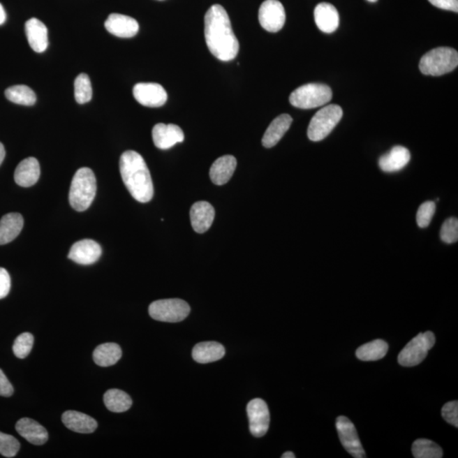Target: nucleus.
I'll return each mask as SVG.
<instances>
[{
    "instance_id": "obj_30",
    "label": "nucleus",
    "mask_w": 458,
    "mask_h": 458,
    "mask_svg": "<svg viewBox=\"0 0 458 458\" xmlns=\"http://www.w3.org/2000/svg\"><path fill=\"white\" fill-rule=\"evenodd\" d=\"M6 96L15 104L34 105L36 103V94L34 90L26 85H15L6 90Z\"/></svg>"
},
{
    "instance_id": "obj_32",
    "label": "nucleus",
    "mask_w": 458,
    "mask_h": 458,
    "mask_svg": "<svg viewBox=\"0 0 458 458\" xmlns=\"http://www.w3.org/2000/svg\"><path fill=\"white\" fill-rule=\"evenodd\" d=\"M74 96L78 104H86L93 96L92 85L88 75H78L74 82Z\"/></svg>"
},
{
    "instance_id": "obj_8",
    "label": "nucleus",
    "mask_w": 458,
    "mask_h": 458,
    "mask_svg": "<svg viewBox=\"0 0 458 458\" xmlns=\"http://www.w3.org/2000/svg\"><path fill=\"white\" fill-rule=\"evenodd\" d=\"M191 313V306L180 299H165L154 302L149 307V313L156 321L179 323Z\"/></svg>"
},
{
    "instance_id": "obj_42",
    "label": "nucleus",
    "mask_w": 458,
    "mask_h": 458,
    "mask_svg": "<svg viewBox=\"0 0 458 458\" xmlns=\"http://www.w3.org/2000/svg\"><path fill=\"white\" fill-rule=\"evenodd\" d=\"M6 157V149L2 143H0V165L3 163Z\"/></svg>"
},
{
    "instance_id": "obj_20",
    "label": "nucleus",
    "mask_w": 458,
    "mask_h": 458,
    "mask_svg": "<svg viewBox=\"0 0 458 458\" xmlns=\"http://www.w3.org/2000/svg\"><path fill=\"white\" fill-rule=\"evenodd\" d=\"M40 177V165L36 158L29 157L23 160L15 168V181L19 186L29 188L33 186Z\"/></svg>"
},
{
    "instance_id": "obj_22",
    "label": "nucleus",
    "mask_w": 458,
    "mask_h": 458,
    "mask_svg": "<svg viewBox=\"0 0 458 458\" xmlns=\"http://www.w3.org/2000/svg\"><path fill=\"white\" fill-rule=\"evenodd\" d=\"M62 422L67 429L80 434L93 433L98 427L94 418L76 411H67L63 413Z\"/></svg>"
},
{
    "instance_id": "obj_19",
    "label": "nucleus",
    "mask_w": 458,
    "mask_h": 458,
    "mask_svg": "<svg viewBox=\"0 0 458 458\" xmlns=\"http://www.w3.org/2000/svg\"><path fill=\"white\" fill-rule=\"evenodd\" d=\"M15 429L31 444L41 445L49 439V434L43 426L31 418H22L17 422Z\"/></svg>"
},
{
    "instance_id": "obj_44",
    "label": "nucleus",
    "mask_w": 458,
    "mask_h": 458,
    "mask_svg": "<svg viewBox=\"0 0 458 458\" xmlns=\"http://www.w3.org/2000/svg\"><path fill=\"white\" fill-rule=\"evenodd\" d=\"M368 1L371 2V3H374V2L378 1V0H368Z\"/></svg>"
},
{
    "instance_id": "obj_24",
    "label": "nucleus",
    "mask_w": 458,
    "mask_h": 458,
    "mask_svg": "<svg viewBox=\"0 0 458 458\" xmlns=\"http://www.w3.org/2000/svg\"><path fill=\"white\" fill-rule=\"evenodd\" d=\"M237 167L236 158L232 156H223L212 164L210 177L213 184L223 185L227 184L234 175Z\"/></svg>"
},
{
    "instance_id": "obj_1",
    "label": "nucleus",
    "mask_w": 458,
    "mask_h": 458,
    "mask_svg": "<svg viewBox=\"0 0 458 458\" xmlns=\"http://www.w3.org/2000/svg\"><path fill=\"white\" fill-rule=\"evenodd\" d=\"M205 38L210 52L222 61H230L238 55L239 43L227 11L213 5L205 15Z\"/></svg>"
},
{
    "instance_id": "obj_43",
    "label": "nucleus",
    "mask_w": 458,
    "mask_h": 458,
    "mask_svg": "<svg viewBox=\"0 0 458 458\" xmlns=\"http://www.w3.org/2000/svg\"><path fill=\"white\" fill-rule=\"evenodd\" d=\"M295 454L291 452H287L283 454L282 458H295Z\"/></svg>"
},
{
    "instance_id": "obj_38",
    "label": "nucleus",
    "mask_w": 458,
    "mask_h": 458,
    "mask_svg": "<svg viewBox=\"0 0 458 458\" xmlns=\"http://www.w3.org/2000/svg\"><path fill=\"white\" fill-rule=\"evenodd\" d=\"M11 281L9 272L0 267V299L6 297L10 293Z\"/></svg>"
},
{
    "instance_id": "obj_27",
    "label": "nucleus",
    "mask_w": 458,
    "mask_h": 458,
    "mask_svg": "<svg viewBox=\"0 0 458 458\" xmlns=\"http://www.w3.org/2000/svg\"><path fill=\"white\" fill-rule=\"evenodd\" d=\"M122 355L121 347L116 343H105L96 347L94 351V362L100 367H110L116 364Z\"/></svg>"
},
{
    "instance_id": "obj_39",
    "label": "nucleus",
    "mask_w": 458,
    "mask_h": 458,
    "mask_svg": "<svg viewBox=\"0 0 458 458\" xmlns=\"http://www.w3.org/2000/svg\"><path fill=\"white\" fill-rule=\"evenodd\" d=\"M429 1L439 9L458 13V0H429Z\"/></svg>"
},
{
    "instance_id": "obj_12",
    "label": "nucleus",
    "mask_w": 458,
    "mask_h": 458,
    "mask_svg": "<svg viewBox=\"0 0 458 458\" xmlns=\"http://www.w3.org/2000/svg\"><path fill=\"white\" fill-rule=\"evenodd\" d=\"M133 94L135 100L147 108H160L168 101L167 91L155 82H140L134 86Z\"/></svg>"
},
{
    "instance_id": "obj_25",
    "label": "nucleus",
    "mask_w": 458,
    "mask_h": 458,
    "mask_svg": "<svg viewBox=\"0 0 458 458\" xmlns=\"http://www.w3.org/2000/svg\"><path fill=\"white\" fill-rule=\"evenodd\" d=\"M24 220L19 213H9L0 220V246L13 242L22 232Z\"/></svg>"
},
{
    "instance_id": "obj_3",
    "label": "nucleus",
    "mask_w": 458,
    "mask_h": 458,
    "mask_svg": "<svg viewBox=\"0 0 458 458\" xmlns=\"http://www.w3.org/2000/svg\"><path fill=\"white\" fill-rule=\"evenodd\" d=\"M96 191V177L92 170L88 168L77 170L71 184V207L77 212L86 211L92 204Z\"/></svg>"
},
{
    "instance_id": "obj_26",
    "label": "nucleus",
    "mask_w": 458,
    "mask_h": 458,
    "mask_svg": "<svg viewBox=\"0 0 458 458\" xmlns=\"http://www.w3.org/2000/svg\"><path fill=\"white\" fill-rule=\"evenodd\" d=\"M224 346L214 341L197 344L192 351L193 360L203 364L219 361L224 357Z\"/></svg>"
},
{
    "instance_id": "obj_34",
    "label": "nucleus",
    "mask_w": 458,
    "mask_h": 458,
    "mask_svg": "<svg viewBox=\"0 0 458 458\" xmlns=\"http://www.w3.org/2000/svg\"><path fill=\"white\" fill-rule=\"evenodd\" d=\"M19 441L10 434L0 432V454L6 457H14L20 450Z\"/></svg>"
},
{
    "instance_id": "obj_13",
    "label": "nucleus",
    "mask_w": 458,
    "mask_h": 458,
    "mask_svg": "<svg viewBox=\"0 0 458 458\" xmlns=\"http://www.w3.org/2000/svg\"><path fill=\"white\" fill-rule=\"evenodd\" d=\"M101 254L100 244L92 239H82L71 248L68 258L80 265H91L101 258Z\"/></svg>"
},
{
    "instance_id": "obj_35",
    "label": "nucleus",
    "mask_w": 458,
    "mask_h": 458,
    "mask_svg": "<svg viewBox=\"0 0 458 458\" xmlns=\"http://www.w3.org/2000/svg\"><path fill=\"white\" fill-rule=\"evenodd\" d=\"M441 239L446 244H453L458 240V220L451 217L445 221L441 229Z\"/></svg>"
},
{
    "instance_id": "obj_11",
    "label": "nucleus",
    "mask_w": 458,
    "mask_h": 458,
    "mask_svg": "<svg viewBox=\"0 0 458 458\" xmlns=\"http://www.w3.org/2000/svg\"><path fill=\"white\" fill-rule=\"evenodd\" d=\"M247 414L251 433L256 437L265 436L270 424V413L265 401L256 398L249 402Z\"/></svg>"
},
{
    "instance_id": "obj_5",
    "label": "nucleus",
    "mask_w": 458,
    "mask_h": 458,
    "mask_svg": "<svg viewBox=\"0 0 458 458\" xmlns=\"http://www.w3.org/2000/svg\"><path fill=\"white\" fill-rule=\"evenodd\" d=\"M333 97L329 86L308 84L299 87L290 96V104L300 109H313L327 104Z\"/></svg>"
},
{
    "instance_id": "obj_31",
    "label": "nucleus",
    "mask_w": 458,
    "mask_h": 458,
    "mask_svg": "<svg viewBox=\"0 0 458 458\" xmlns=\"http://www.w3.org/2000/svg\"><path fill=\"white\" fill-rule=\"evenodd\" d=\"M413 457L415 458H441L443 452L440 445L427 439H418L412 446Z\"/></svg>"
},
{
    "instance_id": "obj_2",
    "label": "nucleus",
    "mask_w": 458,
    "mask_h": 458,
    "mask_svg": "<svg viewBox=\"0 0 458 458\" xmlns=\"http://www.w3.org/2000/svg\"><path fill=\"white\" fill-rule=\"evenodd\" d=\"M120 172L125 186L134 199L141 203L152 200L154 186L151 172L139 153L128 151L122 154Z\"/></svg>"
},
{
    "instance_id": "obj_16",
    "label": "nucleus",
    "mask_w": 458,
    "mask_h": 458,
    "mask_svg": "<svg viewBox=\"0 0 458 458\" xmlns=\"http://www.w3.org/2000/svg\"><path fill=\"white\" fill-rule=\"evenodd\" d=\"M25 31L27 41L35 52L43 53L48 48V29L37 18H31L26 22Z\"/></svg>"
},
{
    "instance_id": "obj_21",
    "label": "nucleus",
    "mask_w": 458,
    "mask_h": 458,
    "mask_svg": "<svg viewBox=\"0 0 458 458\" xmlns=\"http://www.w3.org/2000/svg\"><path fill=\"white\" fill-rule=\"evenodd\" d=\"M411 154L404 146H394L388 153L382 156L378 161V165L382 171L394 172L401 171L409 163Z\"/></svg>"
},
{
    "instance_id": "obj_15",
    "label": "nucleus",
    "mask_w": 458,
    "mask_h": 458,
    "mask_svg": "<svg viewBox=\"0 0 458 458\" xmlns=\"http://www.w3.org/2000/svg\"><path fill=\"white\" fill-rule=\"evenodd\" d=\"M105 27L110 34L118 38H133L140 30L135 19L121 14H110L105 22Z\"/></svg>"
},
{
    "instance_id": "obj_41",
    "label": "nucleus",
    "mask_w": 458,
    "mask_h": 458,
    "mask_svg": "<svg viewBox=\"0 0 458 458\" xmlns=\"http://www.w3.org/2000/svg\"><path fill=\"white\" fill-rule=\"evenodd\" d=\"M6 21V13L3 6L0 3V25H3Z\"/></svg>"
},
{
    "instance_id": "obj_6",
    "label": "nucleus",
    "mask_w": 458,
    "mask_h": 458,
    "mask_svg": "<svg viewBox=\"0 0 458 458\" xmlns=\"http://www.w3.org/2000/svg\"><path fill=\"white\" fill-rule=\"evenodd\" d=\"M343 117L341 106L330 105L318 110L311 118L307 130V136L313 142L325 140L337 127Z\"/></svg>"
},
{
    "instance_id": "obj_33",
    "label": "nucleus",
    "mask_w": 458,
    "mask_h": 458,
    "mask_svg": "<svg viewBox=\"0 0 458 458\" xmlns=\"http://www.w3.org/2000/svg\"><path fill=\"white\" fill-rule=\"evenodd\" d=\"M34 342V335L30 333H22L15 339L13 345L15 356L20 359H24L29 356L33 349Z\"/></svg>"
},
{
    "instance_id": "obj_40",
    "label": "nucleus",
    "mask_w": 458,
    "mask_h": 458,
    "mask_svg": "<svg viewBox=\"0 0 458 458\" xmlns=\"http://www.w3.org/2000/svg\"><path fill=\"white\" fill-rule=\"evenodd\" d=\"M14 389L6 374L0 369V396L9 397L13 396Z\"/></svg>"
},
{
    "instance_id": "obj_10",
    "label": "nucleus",
    "mask_w": 458,
    "mask_h": 458,
    "mask_svg": "<svg viewBox=\"0 0 458 458\" xmlns=\"http://www.w3.org/2000/svg\"><path fill=\"white\" fill-rule=\"evenodd\" d=\"M337 429L344 448L355 458H364L363 449L357 431L353 422L348 418L341 416L337 420Z\"/></svg>"
},
{
    "instance_id": "obj_4",
    "label": "nucleus",
    "mask_w": 458,
    "mask_h": 458,
    "mask_svg": "<svg viewBox=\"0 0 458 458\" xmlns=\"http://www.w3.org/2000/svg\"><path fill=\"white\" fill-rule=\"evenodd\" d=\"M457 65V51L448 47H440L429 51L421 58L420 69L427 76L439 77L452 72Z\"/></svg>"
},
{
    "instance_id": "obj_45",
    "label": "nucleus",
    "mask_w": 458,
    "mask_h": 458,
    "mask_svg": "<svg viewBox=\"0 0 458 458\" xmlns=\"http://www.w3.org/2000/svg\"><path fill=\"white\" fill-rule=\"evenodd\" d=\"M159 1H163V0H159Z\"/></svg>"
},
{
    "instance_id": "obj_28",
    "label": "nucleus",
    "mask_w": 458,
    "mask_h": 458,
    "mask_svg": "<svg viewBox=\"0 0 458 458\" xmlns=\"http://www.w3.org/2000/svg\"><path fill=\"white\" fill-rule=\"evenodd\" d=\"M388 350V344L382 339H375L359 347L356 356L363 362L378 361L386 356Z\"/></svg>"
},
{
    "instance_id": "obj_23",
    "label": "nucleus",
    "mask_w": 458,
    "mask_h": 458,
    "mask_svg": "<svg viewBox=\"0 0 458 458\" xmlns=\"http://www.w3.org/2000/svg\"><path fill=\"white\" fill-rule=\"evenodd\" d=\"M292 121H293V119L288 114H282L276 117L272 121L269 127L267 128L263 138L264 147L272 148L277 145L284 134L290 129Z\"/></svg>"
},
{
    "instance_id": "obj_17",
    "label": "nucleus",
    "mask_w": 458,
    "mask_h": 458,
    "mask_svg": "<svg viewBox=\"0 0 458 458\" xmlns=\"http://www.w3.org/2000/svg\"><path fill=\"white\" fill-rule=\"evenodd\" d=\"M215 210L207 201H198L192 205L191 220L193 230L203 234L211 228L214 221Z\"/></svg>"
},
{
    "instance_id": "obj_29",
    "label": "nucleus",
    "mask_w": 458,
    "mask_h": 458,
    "mask_svg": "<svg viewBox=\"0 0 458 458\" xmlns=\"http://www.w3.org/2000/svg\"><path fill=\"white\" fill-rule=\"evenodd\" d=\"M104 404L110 412L124 413L131 408L133 401L131 397L121 390L112 389L104 394Z\"/></svg>"
},
{
    "instance_id": "obj_9",
    "label": "nucleus",
    "mask_w": 458,
    "mask_h": 458,
    "mask_svg": "<svg viewBox=\"0 0 458 458\" xmlns=\"http://www.w3.org/2000/svg\"><path fill=\"white\" fill-rule=\"evenodd\" d=\"M258 19L264 29L270 33H277L286 23V10L279 0H266L260 7Z\"/></svg>"
},
{
    "instance_id": "obj_36",
    "label": "nucleus",
    "mask_w": 458,
    "mask_h": 458,
    "mask_svg": "<svg viewBox=\"0 0 458 458\" xmlns=\"http://www.w3.org/2000/svg\"><path fill=\"white\" fill-rule=\"evenodd\" d=\"M436 212V203L434 201H426L422 203L417 212V223L418 227L425 228L429 226Z\"/></svg>"
},
{
    "instance_id": "obj_7",
    "label": "nucleus",
    "mask_w": 458,
    "mask_h": 458,
    "mask_svg": "<svg viewBox=\"0 0 458 458\" xmlns=\"http://www.w3.org/2000/svg\"><path fill=\"white\" fill-rule=\"evenodd\" d=\"M436 344V337L431 331L420 333L414 337L398 356L399 364L404 367H414L424 360L429 350Z\"/></svg>"
},
{
    "instance_id": "obj_14",
    "label": "nucleus",
    "mask_w": 458,
    "mask_h": 458,
    "mask_svg": "<svg viewBox=\"0 0 458 458\" xmlns=\"http://www.w3.org/2000/svg\"><path fill=\"white\" fill-rule=\"evenodd\" d=\"M152 138L158 149H168L177 144L183 143L184 134L183 130L175 124H158L153 128Z\"/></svg>"
},
{
    "instance_id": "obj_37",
    "label": "nucleus",
    "mask_w": 458,
    "mask_h": 458,
    "mask_svg": "<svg viewBox=\"0 0 458 458\" xmlns=\"http://www.w3.org/2000/svg\"><path fill=\"white\" fill-rule=\"evenodd\" d=\"M441 415L448 424L458 427V402L450 401L441 410Z\"/></svg>"
},
{
    "instance_id": "obj_18",
    "label": "nucleus",
    "mask_w": 458,
    "mask_h": 458,
    "mask_svg": "<svg viewBox=\"0 0 458 458\" xmlns=\"http://www.w3.org/2000/svg\"><path fill=\"white\" fill-rule=\"evenodd\" d=\"M314 19L319 30L325 34L334 33L339 25L338 10L330 3H321L315 8Z\"/></svg>"
}]
</instances>
